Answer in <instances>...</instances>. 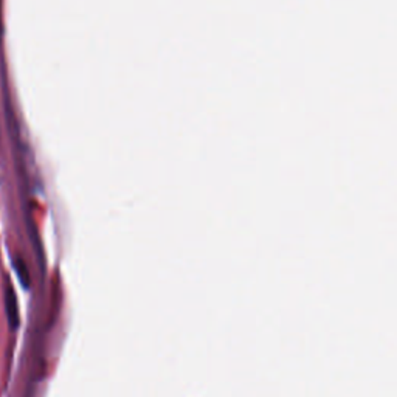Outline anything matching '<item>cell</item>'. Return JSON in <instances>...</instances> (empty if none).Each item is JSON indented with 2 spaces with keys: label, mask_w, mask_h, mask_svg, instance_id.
Here are the masks:
<instances>
[{
  "label": "cell",
  "mask_w": 397,
  "mask_h": 397,
  "mask_svg": "<svg viewBox=\"0 0 397 397\" xmlns=\"http://www.w3.org/2000/svg\"><path fill=\"white\" fill-rule=\"evenodd\" d=\"M5 314H6V321H8V326L11 331H16V329H19V325H21V315H19L17 295L10 281L5 284Z\"/></svg>",
  "instance_id": "obj_1"
},
{
  "label": "cell",
  "mask_w": 397,
  "mask_h": 397,
  "mask_svg": "<svg viewBox=\"0 0 397 397\" xmlns=\"http://www.w3.org/2000/svg\"><path fill=\"white\" fill-rule=\"evenodd\" d=\"M12 267H14V270L17 273V278H19V281H21L22 287L28 289L30 287V275H28V269H27V265H25L23 259L16 258L14 261H12Z\"/></svg>",
  "instance_id": "obj_2"
}]
</instances>
